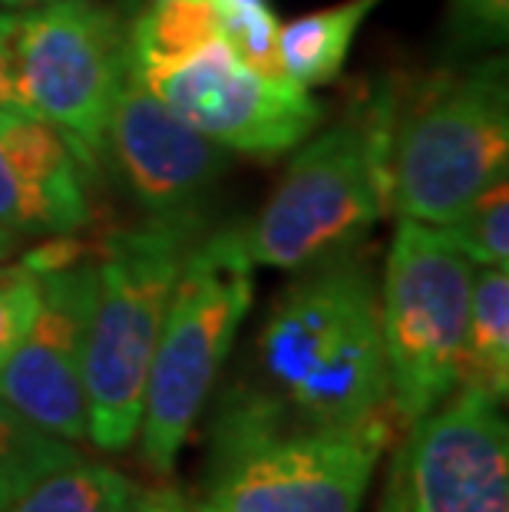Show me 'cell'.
<instances>
[{
    "mask_svg": "<svg viewBox=\"0 0 509 512\" xmlns=\"http://www.w3.org/2000/svg\"><path fill=\"white\" fill-rule=\"evenodd\" d=\"M255 347L258 390L305 427L348 430L394 410L377 285L351 252L301 268Z\"/></svg>",
    "mask_w": 509,
    "mask_h": 512,
    "instance_id": "1",
    "label": "cell"
},
{
    "mask_svg": "<svg viewBox=\"0 0 509 512\" xmlns=\"http://www.w3.org/2000/svg\"><path fill=\"white\" fill-rule=\"evenodd\" d=\"M205 235L202 212L149 215L113 232L96 252V294L83 344L86 440L126 450L143 420V390L166 308L189 248Z\"/></svg>",
    "mask_w": 509,
    "mask_h": 512,
    "instance_id": "2",
    "label": "cell"
},
{
    "mask_svg": "<svg viewBox=\"0 0 509 512\" xmlns=\"http://www.w3.org/2000/svg\"><path fill=\"white\" fill-rule=\"evenodd\" d=\"M397 413L348 430L291 420L262 390H235L215 420L212 489L199 512H357Z\"/></svg>",
    "mask_w": 509,
    "mask_h": 512,
    "instance_id": "3",
    "label": "cell"
},
{
    "mask_svg": "<svg viewBox=\"0 0 509 512\" xmlns=\"http://www.w3.org/2000/svg\"><path fill=\"white\" fill-rule=\"evenodd\" d=\"M509 80L506 57L433 76L404 110L391 113L387 202L400 219L447 225L506 176Z\"/></svg>",
    "mask_w": 509,
    "mask_h": 512,
    "instance_id": "4",
    "label": "cell"
},
{
    "mask_svg": "<svg viewBox=\"0 0 509 512\" xmlns=\"http://www.w3.org/2000/svg\"><path fill=\"white\" fill-rule=\"evenodd\" d=\"M242 225L202 235L172 288L143 390L139 456L169 476L232 351L238 324L252 311L255 285Z\"/></svg>",
    "mask_w": 509,
    "mask_h": 512,
    "instance_id": "5",
    "label": "cell"
},
{
    "mask_svg": "<svg viewBox=\"0 0 509 512\" xmlns=\"http://www.w3.org/2000/svg\"><path fill=\"white\" fill-rule=\"evenodd\" d=\"M387 136V103L308 136L265 209L242 225L248 261L301 271L351 252L391 205Z\"/></svg>",
    "mask_w": 509,
    "mask_h": 512,
    "instance_id": "6",
    "label": "cell"
},
{
    "mask_svg": "<svg viewBox=\"0 0 509 512\" xmlns=\"http://www.w3.org/2000/svg\"><path fill=\"white\" fill-rule=\"evenodd\" d=\"M0 53L20 110L57 129L86 169L100 166L129 70L123 20L93 0L10 7L0 14Z\"/></svg>",
    "mask_w": 509,
    "mask_h": 512,
    "instance_id": "7",
    "label": "cell"
},
{
    "mask_svg": "<svg viewBox=\"0 0 509 512\" xmlns=\"http://www.w3.org/2000/svg\"><path fill=\"white\" fill-rule=\"evenodd\" d=\"M473 275L476 265L440 228L397 222L377 304L391 403L407 427L460 387Z\"/></svg>",
    "mask_w": 509,
    "mask_h": 512,
    "instance_id": "8",
    "label": "cell"
},
{
    "mask_svg": "<svg viewBox=\"0 0 509 512\" xmlns=\"http://www.w3.org/2000/svg\"><path fill=\"white\" fill-rule=\"evenodd\" d=\"M133 73L196 133L229 152L278 156L305 143L324 116L305 86L252 70L222 37L176 63Z\"/></svg>",
    "mask_w": 509,
    "mask_h": 512,
    "instance_id": "9",
    "label": "cell"
},
{
    "mask_svg": "<svg viewBox=\"0 0 509 512\" xmlns=\"http://www.w3.org/2000/svg\"><path fill=\"white\" fill-rule=\"evenodd\" d=\"M410 512H509V430L500 400L460 384L397 450Z\"/></svg>",
    "mask_w": 509,
    "mask_h": 512,
    "instance_id": "10",
    "label": "cell"
},
{
    "mask_svg": "<svg viewBox=\"0 0 509 512\" xmlns=\"http://www.w3.org/2000/svg\"><path fill=\"white\" fill-rule=\"evenodd\" d=\"M40 275L37 318L0 367V397L53 437L86 440L83 344L96 294V255H73Z\"/></svg>",
    "mask_w": 509,
    "mask_h": 512,
    "instance_id": "11",
    "label": "cell"
},
{
    "mask_svg": "<svg viewBox=\"0 0 509 512\" xmlns=\"http://www.w3.org/2000/svg\"><path fill=\"white\" fill-rule=\"evenodd\" d=\"M103 156L113 159L129 195L149 215L196 212L202 195L229 169V149L179 119L133 67L116 93Z\"/></svg>",
    "mask_w": 509,
    "mask_h": 512,
    "instance_id": "12",
    "label": "cell"
},
{
    "mask_svg": "<svg viewBox=\"0 0 509 512\" xmlns=\"http://www.w3.org/2000/svg\"><path fill=\"white\" fill-rule=\"evenodd\" d=\"M83 162L57 129L0 106V228L10 235H73L90 222Z\"/></svg>",
    "mask_w": 509,
    "mask_h": 512,
    "instance_id": "13",
    "label": "cell"
},
{
    "mask_svg": "<svg viewBox=\"0 0 509 512\" xmlns=\"http://www.w3.org/2000/svg\"><path fill=\"white\" fill-rule=\"evenodd\" d=\"M381 4L384 0H344V4L278 24V60L288 80L305 90L338 80L357 30Z\"/></svg>",
    "mask_w": 509,
    "mask_h": 512,
    "instance_id": "14",
    "label": "cell"
},
{
    "mask_svg": "<svg viewBox=\"0 0 509 512\" xmlns=\"http://www.w3.org/2000/svg\"><path fill=\"white\" fill-rule=\"evenodd\" d=\"M460 384L480 387L493 400L509 390V275L506 265L480 268L473 275L467 347Z\"/></svg>",
    "mask_w": 509,
    "mask_h": 512,
    "instance_id": "15",
    "label": "cell"
},
{
    "mask_svg": "<svg viewBox=\"0 0 509 512\" xmlns=\"http://www.w3.org/2000/svg\"><path fill=\"white\" fill-rule=\"evenodd\" d=\"M126 34L133 67H162L219 40L222 24L215 0H149Z\"/></svg>",
    "mask_w": 509,
    "mask_h": 512,
    "instance_id": "16",
    "label": "cell"
},
{
    "mask_svg": "<svg viewBox=\"0 0 509 512\" xmlns=\"http://www.w3.org/2000/svg\"><path fill=\"white\" fill-rule=\"evenodd\" d=\"M136 486L113 466L73 460L34 479L4 512H123Z\"/></svg>",
    "mask_w": 509,
    "mask_h": 512,
    "instance_id": "17",
    "label": "cell"
},
{
    "mask_svg": "<svg viewBox=\"0 0 509 512\" xmlns=\"http://www.w3.org/2000/svg\"><path fill=\"white\" fill-rule=\"evenodd\" d=\"M73 460H80V453L67 440L40 430L14 403L0 397V486L7 489L10 499L34 479L60 470Z\"/></svg>",
    "mask_w": 509,
    "mask_h": 512,
    "instance_id": "18",
    "label": "cell"
},
{
    "mask_svg": "<svg viewBox=\"0 0 509 512\" xmlns=\"http://www.w3.org/2000/svg\"><path fill=\"white\" fill-rule=\"evenodd\" d=\"M440 235L473 265H509V179L486 185L467 209L440 225Z\"/></svg>",
    "mask_w": 509,
    "mask_h": 512,
    "instance_id": "19",
    "label": "cell"
},
{
    "mask_svg": "<svg viewBox=\"0 0 509 512\" xmlns=\"http://www.w3.org/2000/svg\"><path fill=\"white\" fill-rule=\"evenodd\" d=\"M222 24V40L242 57L248 67L275 76V80H288L278 60V24L275 10L268 0H215Z\"/></svg>",
    "mask_w": 509,
    "mask_h": 512,
    "instance_id": "20",
    "label": "cell"
},
{
    "mask_svg": "<svg viewBox=\"0 0 509 512\" xmlns=\"http://www.w3.org/2000/svg\"><path fill=\"white\" fill-rule=\"evenodd\" d=\"M40 308V275L24 258L0 265V367L24 341Z\"/></svg>",
    "mask_w": 509,
    "mask_h": 512,
    "instance_id": "21",
    "label": "cell"
},
{
    "mask_svg": "<svg viewBox=\"0 0 509 512\" xmlns=\"http://www.w3.org/2000/svg\"><path fill=\"white\" fill-rule=\"evenodd\" d=\"M453 17L470 40L503 43L509 30V0H450Z\"/></svg>",
    "mask_w": 509,
    "mask_h": 512,
    "instance_id": "22",
    "label": "cell"
},
{
    "mask_svg": "<svg viewBox=\"0 0 509 512\" xmlns=\"http://www.w3.org/2000/svg\"><path fill=\"white\" fill-rule=\"evenodd\" d=\"M123 512H199V509H192L176 489H153V493H136Z\"/></svg>",
    "mask_w": 509,
    "mask_h": 512,
    "instance_id": "23",
    "label": "cell"
},
{
    "mask_svg": "<svg viewBox=\"0 0 509 512\" xmlns=\"http://www.w3.org/2000/svg\"><path fill=\"white\" fill-rule=\"evenodd\" d=\"M377 512H410V499H407L404 476H400L397 460L391 466V473H387V483H384V493H381V509Z\"/></svg>",
    "mask_w": 509,
    "mask_h": 512,
    "instance_id": "24",
    "label": "cell"
},
{
    "mask_svg": "<svg viewBox=\"0 0 509 512\" xmlns=\"http://www.w3.org/2000/svg\"><path fill=\"white\" fill-rule=\"evenodd\" d=\"M0 106H14V110H20V106H17V93H14V86H10V76H7L4 53H0Z\"/></svg>",
    "mask_w": 509,
    "mask_h": 512,
    "instance_id": "25",
    "label": "cell"
},
{
    "mask_svg": "<svg viewBox=\"0 0 509 512\" xmlns=\"http://www.w3.org/2000/svg\"><path fill=\"white\" fill-rule=\"evenodd\" d=\"M14 242H17V238L10 235L7 228H0V261H4L10 252H14Z\"/></svg>",
    "mask_w": 509,
    "mask_h": 512,
    "instance_id": "26",
    "label": "cell"
},
{
    "mask_svg": "<svg viewBox=\"0 0 509 512\" xmlns=\"http://www.w3.org/2000/svg\"><path fill=\"white\" fill-rule=\"evenodd\" d=\"M4 7H40V4H57V0H0Z\"/></svg>",
    "mask_w": 509,
    "mask_h": 512,
    "instance_id": "27",
    "label": "cell"
},
{
    "mask_svg": "<svg viewBox=\"0 0 509 512\" xmlns=\"http://www.w3.org/2000/svg\"><path fill=\"white\" fill-rule=\"evenodd\" d=\"M7 506H10V493H7L4 486H0V512H4Z\"/></svg>",
    "mask_w": 509,
    "mask_h": 512,
    "instance_id": "28",
    "label": "cell"
}]
</instances>
